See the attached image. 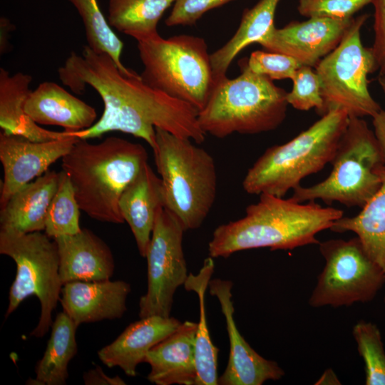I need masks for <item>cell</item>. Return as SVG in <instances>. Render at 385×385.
Here are the masks:
<instances>
[{
  "mask_svg": "<svg viewBox=\"0 0 385 385\" xmlns=\"http://www.w3.org/2000/svg\"><path fill=\"white\" fill-rule=\"evenodd\" d=\"M58 73L73 92L81 94L88 86L103 103L98 120L72 133L78 138L89 140L120 131L143 139L154 150L155 128H159L198 144L205 140L197 110L147 86L134 71H121L106 53L85 46L81 55L71 53Z\"/></svg>",
  "mask_w": 385,
  "mask_h": 385,
  "instance_id": "obj_1",
  "label": "cell"
},
{
  "mask_svg": "<svg viewBox=\"0 0 385 385\" xmlns=\"http://www.w3.org/2000/svg\"><path fill=\"white\" fill-rule=\"evenodd\" d=\"M343 214L339 209L323 207L315 201L303 204L292 197L262 193L257 202L246 207L243 217L214 230L208 254L212 258H226L254 248L291 250L319 245L317 234L330 229Z\"/></svg>",
  "mask_w": 385,
  "mask_h": 385,
  "instance_id": "obj_2",
  "label": "cell"
},
{
  "mask_svg": "<svg viewBox=\"0 0 385 385\" xmlns=\"http://www.w3.org/2000/svg\"><path fill=\"white\" fill-rule=\"evenodd\" d=\"M148 153L140 143L111 136L98 143L80 139L62 158L81 210L100 222L121 224L120 197L143 166Z\"/></svg>",
  "mask_w": 385,
  "mask_h": 385,
  "instance_id": "obj_3",
  "label": "cell"
},
{
  "mask_svg": "<svg viewBox=\"0 0 385 385\" xmlns=\"http://www.w3.org/2000/svg\"><path fill=\"white\" fill-rule=\"evenodd\" d=\"M241 73L215 81L197 120L202 131L218 138L232 133L258 134L277 128L287 115V92L268 77L253 73L247 58Z\"/></svg>",
  "mask_w": 385,
  "mask_h": 385,
  "instance_id": "obj_4",
  "label": "cell"
},
{
  "mask_svg": "<svg viewBox=\"0 0 385 385\" xmlns=\"http://www.w3.org/2000/svg\"><path fill=\"white\" fill-rule=\"evenodd\" d=\"M349 119L343 111H329L288 142L268 148L248 169L244 190L284 197L331 163Z\"/></svg>",
  "mask_w": 385,
  "mask_h": 385,
  "instance_id": "obj_5",
  "label": "cell"
},
{
  "mask_svg": "<svg viewBox=\"0 0 385 385\" xmlns=\"http://www.w3.org/2000/svg\"><path fill=\"white\" fill-rule=\"evenodd\" d=\"M153 151L162 181L164 207L184 230L199 228L216 199L217 176L215 160L188 138L156 128Z\"/></svg>",
  "mask_w": 385,
  "mask_h": 385,
  "instance_id": "obj_6",
  "label": "cell"
},
{
  "mask_svg": "<svg viewBox=\"0 0 385 385\" xmlns=\"http://www.w3.org/2000/svg\"><path fill=\"white\" fill-rule=\"evenodd\" d=\"M331 163L333 168L327 178L311 186L299 185L291 197L298 202L321 200L362 208L385 178L384 154L362 118H349Z\"/></svg>",
  "mask_w": 385,
  "mask_h": 385,
  "instance_id": "obj_7",
  "label": "cell"
},
{
  "mask_svg": "<svg viewBox=\"0 0 385 385\" xmlns=\"http://www.w3.org/2000/svg\"><path fill=\"white\" fill-rule=\"evenodd\" d=\"M137 46L143 65L140 77L147 86L198 111L204 108L215 80L203 38L158 34L137 40Z\"/></svg>",
  "mask_w": 385,
  "mask_h": 385,
  "instance_id": "obj_8",
  "label": "cell"
},
{
  "mask_svg": "<svg viewBox=\"0 0 385 385\" xmlns=\"http://www.w3.org/2000/svg\"><path fill=\"white\" fill-rule=\"evenodd\" d=\"M369 15H359L353 21L338 46L314 67L323 101L317 113L343 111L349 118L376 115L380 105L369 91L368 76L378 70L371 47L363 45L361 30Z\"/></svg>",
  "mask_w": 385,
  "mask_h": 385,
  "instance_id": "obj_9",
  "label": "cell"
},
{
  "mask_svg": "<svg viewBox=\"0 0 385 385\" xmlns=\"http://www.w3.org/2000/svg\"><path fill=\"white\" fill-rule=\"evenodd\" d=\"M0 253L11 257L16 265L5 318L25 299L36 297L41 304V314L30 335L43 337L51 328L52 313L60 301L63 287L56 240L42 231L21 234L1 230Z\"/></svg>",
  "mask_w": 385,
  "mask_h": 385,
  "instance_id": "obj_10",
  "label": "cell"
},
{
  "mask_svg": "<svg viewBox=\"0 0 385 385\" xmlns=\"http://www.w3.org/2000/svg\"><path fill=\"white\" fill-rule=\"evenodd\" d=\"M324 267L309 299L314 308H337L372 301L385 284L382 269L367 254L356 236L319 242Z\"/></svg>",
  "mask_w": 385,
  "mask_h": 385,
  "instance_id": "obj_11",
  "label": "cell"
},
{
  "mask_svg": "<svg viewBox=\"0 0 385 385\" xmlns=\"http://www.w3.org/2000/svg\"><path fill=\"white\" fill-rule=\"evenodd\" d=\"M185 231L166 208L158 212L145 255L148 288L139 300L140 318L170 317L175 292L188 276L183 250Z\"/></svg>",
  "mask_w": 385,
  "mask_h": 385,
  "instance_id": "obj_12",
  "label": "cell"
},
{
  "mask_svg": "<svg viewBox=\"0 0 385 385\" xmlns=\"http://www.w3.org/2000/svg\"><path fill=\"white\" fill-rule=\"evenodd\" d=\"M78 140L72 133L63 138L36 142L1 132L0 160L4 178L1 207L16 192L48 171L49 166L67 154Z\"/></svg>",
  "mask_w": 385,
  "mask_h": 385,
  "instance_id": "obj_13",
  "label": "cell"
},
{
  "mask_svg": "<svg viewBox=\"0 0 385 385\" xmlns=\"http://www.w3.org/2000/svg\"><path fill=\"white\" fill-rule=\"evenodd\" d=\"M209 291L220 304L225 316L230 341L229 360L223 374L218 377L220 385H262L268 380H279L284 370L274 361L260 356L240 333L234 319L232 300V282L230 280H210Z\"/></svg>",
  "mask_w": 385,
  "mask_h": 385,
  "instance_id": "obj_14",
  "label": "cell"
},
{
  "mask_svg": "<svg viewBox=\"0 0 385 385\" xmlns=\"http://www.w3.org/2000/svg\"><path fill=\"white\" fill-rule=\"evenodd\" d=\"M353 19L308 18L292 21L280 29L273 27L259 44L267 51L286 54L302 66L314 68L338 46Z\"/></svg>",
  "mask_w": 385,
  "mask_h": 385,
  "instance_id": "obj_15",
  "label": "cell"
},
{
  "mask_svg": "<svg viewBox=\"0 0 385 385\" xmlns=\"http://www.w3.org/2000/svg\"><path fill=\"white\" fill-rule=\"evenodd\" d=\"M130 285L123 280L73 281L63 285V311L79 326L121 318L125 312Z\"/></svg>",
  "mask_w": 385,
  "mask_h": 385,
  "instance_id": "obj_16",
  "label": "cell"
},
{
  "mask_svg": "<svg viewBox=\"0 0 385 385\" xmlns=\"http://www.w3.org/2000/svg\"><path fill=\"white\" fill-rule=\"evenodd\" d=\"M182 322L172 317L152 315L130 324L111 343L98 351L109 368L120 367L129 376H136L137 366L148 351L174 332Z\"/></svg>",
  "mask_w": 385,
  "mask_h": 385,
  "instance_id": "obj_17",
  "label": "cell"
},
{
  "mask_svg": "<svg viewBox=\"0 0 385 385\" xmlns=\"http://www.w3.org/2000/svg\"><path fill=\"white\" fill-rule=\"evenodd\" d=\"M197 323L182 322L178 329L154 346L144 362L150 366L147 379L156 385H195V335Z\"/></svg>",
  "mask_w": 385,
  "mask_h": 385,
  "instance_id": "obj_18",
  "label": "cell"
},
{
  "mask_svg": "<svg viewBox=\"0 0 385 385\" xmlns=\"http://www.w3.org/2000/svg\"><path fill=\"white\" fill-rule=\"evenodd\" d=\"M59 255V274L63 285L73 281L110 279L115 269L108 245L86 228L72 235L54 239Z\"/></svg>",
  "mask_w": 385,
  "mask_h": 385,
  "instance_id": "obj_19",
  "label": "cell"
},
{
  "mask_svg": "<svg viewBox=\"0 0 385 385\" xmlns=\"http://www.w3.org/2000/svg\"><path fill=\"white\" fill-rule=\"evenodd\" d=\"M163 207L161 179L146 163L119 200L121 215L128 224L143 257H145L158 213Z\"/></svg>",
  "mask_w": 385,
  "mask_h": 385,
  "instance_id": "obj_20",
  "label": "cell"
},
{
  "mask_svg": "<svg viewBox=\"0 0 385 385\" xmlns=\"http://www.w3.org/2000/svg\"><path fill=\"white\" fill-rule=\"evenodd\" d=\"M25 111L39 125L61 126L70 133L91 127L97 118L93 107L51 81L40 83L30 92Z\"/></svg>",
  "mask_w": 385,
  "mask_h": 385,
  "instance_id": "obj_21",
  "label": "cell"
},
{
  "mask_svg": "<svg viewBox=\"0 0 385 385\" xmlns=\"http://www.w3.org/2000/svg\"><path fill=\"white\" fill-rule=\"evenodd\" d=\"M59 180L60 172L48 170L16 192L1 207V230L21 234L44 231Z\"/></svg>",
  "mask_w": 385,
  "mask_h": 385,
  "instance_id": "obj_22",
  "label": "cell"
},
{
  "mask_svg": "<svg viewBox=\"0 0 385 385\" xmlns=\"http://www.w3.org/2000/svg\"><path fill=\"white\" fill-rule=\"evenodd\" d=\"M32 77L22 72L11 75L0 68V127L6 134L20 135L32 141L63 138L71 133L47 130L36 123L26 113L25 103L31 91Z\"/></svg>",
  "mask_w": 385,
  "mask_h": 385,
  "instance_id": "obj_23",
  "label": "cell"
},
{
  "mask_svg": "<svg viewBox=\"0 0 385 385\" xmlns=\"http://www.w3.org/2000/svg\"><path fill=\"white\" fill-rule=\"evenodd\" d=\"M279 1L260 0L252 8L244 10L232 37L210 53L215 81L226 76L230 65L240 51L252 43H259L274 27V15Z\"/></svg>",
  "mask_w": 385,
  "mask_h": 385,
  "instance_id": "obj_24",
  "label": "cell"
},
{
  "mask_svg": "<svg viewBox=\"0 0 385 385\" xmlns=\"http://www.w3.org/2000/svg\"><path fill=\"white\" fill-rule=\"evenodd\" d=\"M77 326L63 311L51 326V333L42 358L37 362L35 379L27 384L64 385L68 378V366L78 351Z\"/></svg>",
  "mask_w": 385,
  "mask_h": 385,
  "instance_id": "obj_25",
  "label": "cell"
},
{
  "mask_svg": "<svg viewBox=\"0 0 385 385\" xmlns=\"http://www.w3.org/2000/svg\"><path fill=\"white\" fill-rule=\"evenodd\" d=\"M329 230L339 233L354 232L367 254L385 274V178L379 190L359 214L339 218Z\"/></svg>",
  "mask_w": 385,
  "mask_h": 385,
  "instance_id": "obj_26",
  "label": "cell"
},
{
  "mask_svg": "<svg viewBox=\"0 0 385 385\" xmlns=\"http://www.w3.org/2000/svg\"><path fill=\"white\" fill-rule=\"evenodd\" d=\"M212 257L204 260L197 274H190L184 287L187 291L197 293L199 299L200 319L195 335V366L197 379L195 385H217L218 349L212 344L207 328L205 312V293L214 272Z\"/></svg>",
  "mask_w": 385,
  "mask_h": 385,
  "instance_id": "obj_27",
  "label": "cell"
},
{
  "mask_svg": "<svg viewBox=\"0 0 385 385\" xmlns=\"http://www.w3.org/2000/svg\"><path fill=\"white\" fill-rule=\"evenodd\" d=\"M175 0H108V23L136 41L155 36L158 25Z\"/></svg>",
  "mask_w": 385,
  "mask_h": 385,
  "instance_id": "obj_28",
  "label": "cell"
},
{
  "mask_svg": "<svg viewBox=\"0 0 385 385\" xmlns=\"http://www.w3.org/2000/svg\"><path fill=\"white\" fill-rule=\"evenodd\" d=\"M68 1L82 19L88 46L96 52L108 53L121 71L129 72L130 69L125 67L120 61L123 43L109 26L98 0Z\"/></svg>",
  "mask_w": 385,
  "mask_h": 385,
  "instance_id": "obj_29",
  "label": "cell"
},
{
  "mask_svg": "<svg viewBox=\"0 0 385 385\" xmlns=\"http://www.w3.org/2000/svg\"><path fill=\"white\" fill-rule=\"evenodd\" d=\"M80 210L71 180L61 170L58 189L48 210L44 232L53 239L79 232L82 229Z\"/></svg>",
  "mask_w": 385,
  "mask_h": 385,
  "instance_id": "obj_30",
  "label": "cell"
},
{
  "mask_svg": "<svg viewBox=\"0 0 385 385\" xmlns=\"http://www.w3.org/2000/svg\"><path fill=\"white\" fill-rule=\"evenodd\" d=\"M359 354L363 359L366 385H385V351L378 327L361 320L352 329Z\"/></svg>",
  "mask_w": 385,
  "mask_h": 385,
  "instance_id": "obj_31",
  "label": "cell"
},
{
  "mask_svg": "<svg viewBox=\"0 0 385 385\" xmlns=\"http://www.w3.org/2000/svg\"><path fill=\"white\" fill-rule=\"evenodd\" d=\"M292 88L287 93V101L294 108L309 111L315 108L318 113L322 108L320 81L312 67L301 66L292 78Z\"/></svg>",
  "mask_w": 385,
  "mask_h": 385,
  "instance_id": "obj_32",
  "label": "cell"
},
{
  "mask_svg": "<svg viewBox=\"0 0 385 385\" xmlns=\"http://www.w3.org/2000/svg\"><path fill=\"white\" fill-rule=\"evenodd\" d=\"M371 0H299L297 10L307 18H327L346 21Z\"/></svg>",
  "mask_w": 385,
  "mask_h": 385,
  "instance_id": "obj_33",
  "label": "cell"
},
{
  "mask_svg": "<svg viewBox=\"0 0 385 385\" xmlns=\"http://www.w3.org/2000/svg\"><path fill=\"white\" fill-rule=\"evenodd\" d=\"M248 68L255 73L263 75L271 80L292 79L302 65L286 54L255 51L247 58Z\"/></svg>",
  "mask_w": 385,
  "mask_h": 385,
  "instance_id": "obj_34",
  "label": "cell"
},
{
  "mask_svg": "<svg viewBox=\"0 0 385 385\" xmlns=\"http://www.w3.org/2000/svg\"><path fill=\"white\" fill-rule=\"evenodd\" d=\"M235 0H175L165 19L168 26H194L208 11Z\"/></svg>",
  "mask_w": 385,
  "mask_h": 385,
  "instance_id": "obj_35",
  "label": "cell"
},
{
  "mask_svg": "<svg viewBox=\"0 0 385 385\" xmlns=\"http://www.w3.org/2000/svg\"><path fill=\"white\" fill-rule=\"evenodd\" d=\"M374 9V38L371 46L379 75L385 76V0H371Z\"/></svg>",
  "mask_w": 385,
  "mask_h": 385,
  "instance_id": "obj_36",
  "label": "cell"
},
{
  "mask_svg": "<svg viewBox=\"0 0 385 385\" xmlns=\"http://www.w3.org/2000/svg\"><path fill=\"white\" fill-rule=\"evenodd\" d=\"M83 380L86 385H124L125 381L119 376L106 375L101 366H96L83 374Z\"/></svg>",
  "mask_w": 385,
  "mask_h": 385,
  "instance_id": "obj_37",
  "label": "cell"
},
{
  "mask_svg": "<svg viewBox=\"0 0 385 385\" xmlns=\"http://www.w3.org/2000/svg\"><path fill=\"white\" fill-rule=\"evenodd\" d=\"M378 83L385 98V76L379 75ZM372 125L374 134L385 156V109L381 108L372 117Z\"/></svg>",
  "mask_w": 385,
  "mask_h": 385,
  "instance_id": "obj_38",
  "label": "cell"
},
{
  "mask_svg": "<svg viewBox=\"0 0 385 385\" xmlns=\"http://www.w3.org/2000/svg\"><path fill=\"white\" fill-rule=\"evenodd\" d=\"M316 385H340L341 382L332 369H326L314 384Z\"/></svg>",
  "mask_w": 385,
  "mask_h": 385,
  "instance_id": "obj_39",
  "label": "cell"
}]
</instances>
